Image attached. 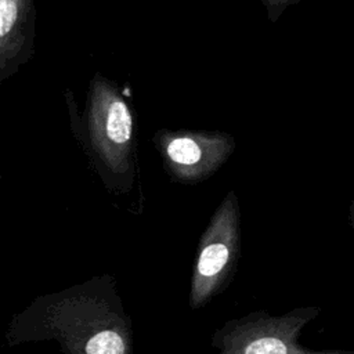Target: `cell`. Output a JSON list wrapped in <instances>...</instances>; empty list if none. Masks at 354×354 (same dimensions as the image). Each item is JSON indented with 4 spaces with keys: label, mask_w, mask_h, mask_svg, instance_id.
Instances as JSON below:
<instances>
[{
    "label": "cell",
    "mask_w": 354,
    "mask_h": 354,
    "mask_svg": "<svg viewBox=\"0 0 354 354\" xmlns=\"http://www.w3.org/2000/svg\"><path fill=\"white\" fill-rule=\"evenodd\" d=\"M79 140L109 191L129 192L136 173V124L119 87L95 73L90 82Z\"/></svg>",
    "instance_id": "obj_2"
},
{
    "label": "cell",
    "mask_w": 354,
    "mask_h": 354,
    "mask_svg": "<svg viewBox=\"0 0 354 354\" xmlns=\"http://www.w3.org/2000/svg\"><path fill=\"white\" fill-rule=\"evenodd\" d=\"M299 1L300 0H261L267 12V18L271 22H277L288 7L296 6Z\"/></svg>",
    "instance_id": "obj_7"
},
{
    "label": "cell",
    "mask_w": 354,
    "mask_h": 354,
    "mask_svg": "<svg viewBox=\"0 0 354 354\" xmlns=\"http://www.w3.org/2000/svg\"><path fill=\"white\" fill-rule=\"evenodd\" d=\"M241 210L235 191H230L202 232L189 279L188 306L206 307L232 282L241 259Z\"/></svg>",
    "instance_id": "obj_4"
},
{
    "label": "cell",
    "mask_w": 354,
    "mask_h": 354,
    "mask_svg": "<svg viewBox=\"0 0 354 354\" xmlns=\"http://www.w3.org/2000/svg\"><path fill=\"white\" fill-rule=\"evenodd\" d=\"M4 339L10 347L53 340L64 354L134 350L133 321L109 274L36 296L11 317Z\"/></svg>",
    "instance_id": "obj_1"
},
{
    "label": "cell",
    "mask_w": 354,
    "mask_h": 354,
    "mask_svg": "<svg viewBox=\"0 0 354 354\" xmlns=\"http://www.w3.org/2000/svg\"><path fill=\"white\" fill-rule=\"evenodd\" d=\"M321 314V307H296L272 315L267 310H253L231 318L210 337L217 354H354L347 348H310L300 343L307 325Z\"/></svg>",
    "instance_id": "obj_3"
},
{
    "label": "cell",
    "mask_w": 354,
    "mask_h": 354,
    "mask_svg": "<svg viewBox=\"0 0 354 354\" xmlns=\"http://www.w3.org/2000/svg\"><path fill=\"white\" fill-rule=\"evenodd\" d=\"M152 141L165 171L181 184L209 178L235 151V138L224 131L160 129Z\"/></svg>",
    "instance_id": "obj_5"
},
{
    "label": "cell",
    "mask_w": 354,
    "mask_h": 354,
    "mask_svg": "<svg viewBox=\"0 0 354 354\" xmlns=\"http://www.w3.org/2000/svg\"><path fill=\"white\" fill-rule=\"evenodd\" d=\"M35 21L33 0H0V82L35 54Z\"/></svg>",
    "instance_id": "obj_6"
},
{
    "label": "cell",
    "mask_w": 354,
    "mask_h": 354,
    "mask_svg": "<svg viewBox=\"0 0 354 354\" xmlns=\"http://www.w3.org/2000/svg\"><path fill=\"white\" fill-rule=\"evenodd\" d=\"M347 223L354 230V198L351 199L348 209H347Z\"/></svg>",
    "instance_id": "obj_8"
}]
</instances>
